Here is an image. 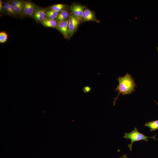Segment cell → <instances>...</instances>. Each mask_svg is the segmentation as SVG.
Wrapping results in <instances>:
<instances>
[{
	"label": "cell",
	"instance_id": "cell-1",
	"mask_svg": "<svg viewBox=\"0 0 158 158\" xmlns=\"http://www.w3.org/2000/svg\"><path fill=\"white\" fill-rule=\"evenodd\" d=\"M119 82L118 85L114 89L118 93L117 97L114 99L113 105L114 106L117 99L121 93L122 95H129L135 90L136 85L134 79L130 74L126 73L123 77H119L117 79Z\"/></svg>",
	"mask_w": 158,
	"mask_h": 158
},
{
	"label": "cell",
	"instance_id": "cell-2",
	"mask_svg": "<svg viewBox=\"0 0 158 158\" xmlns=\"http://www.w3.org/2000/svg\"><path fill=\"white\" fill-rule=\"evenodd\" d=\"M123 138L127 139H130V140L131 143L128 144V145L130 151L132 150L133 145L135 142L140 140H144L145 142H147L148 141V138H149L157 139L156 138L155 135L152 137L146 136L139 132L136 127L133 130L129 133H125Z\"/></svg>",
	"mask_w": 158,
	"mask_h": 158
},
{
	"label": "cell",
	"instance_id": "cell-3",
	"mask_svg": "<svg viewBox=\"0 0 158 158\" xmlns=\"http://www.w3.org/2000/svg\"><path fill=\"white\" fill-rule=\"evenodd\" d=\"M80 21L73 14L71 15L68 25L69 37H71L75 32Z\"/></svg>",
	"mask_w": 158,
	"mask_h": 158
},
{
	"label": "cell",
	"instance_id": "cell-4",
	"mask_svg": "<svg viewBox=\"0 0 158 158\" xmlns=\"http://www.w3.org/2000/svg\"><path fill=\"white\" fill-rule=\"evenodd\" d=\"M84 6L80 5L74 4L70 6V9L72 14L80 21L82 20Z\"/></svg>",
	"mask_w": 158,
	"mask_h": 158
},
{
	"label": "cell",
	"instance_id": "cell-5",
	"mask_svg": "<svg viewBox=\"0 0 158 158\" xmlns=\"http://www.w3.org/2000/svg\"><path fill=\"white\" fill-rule=\"evenodd\" d=\"M68 22L69 20H68L59 22L56 27L57 30L63 35L64 37L66 39L69 37Z\"/></svg>",
	"mask_w": 158,
	"mask_h": 158
},
{
	"label": "cell",
	"instance_id": "cell-6",
	"mask_svg": "<svg viewBox=\"0 0 158 158\" xmlns=\"http://www.w3.org/2000/svg\"><path fill=\"white\" fill-rule=\"evenodd\" d=\"M37 8L35 4L30 1L24 2L23 11L26 15L32 16Z\"/></svg>",
	"mask_w": 158,
	"mask_h": 158
},
{
	"label": "cell",
	"instance_id": "cell-7",
	"mask_svg": "<svg viewBox=\"0 0 158 158\" xmlns=\"http://www.w3.org/2000/svg\"><path fill=\"white\" fill-rule=\"evenodd\" d=\"M47 12L45 9L38 8L32 16L36 20L41 22L46 18Z\"/></svg>",
	"mask_w": 158,
	"mask_h": 158
},
{
	"label": "cell",
	"instance_id": "cell-8",
	"mask_svg": "<svg viewBox=\"0 0 158 158\" xmlns=\"http://www.w3.org/2000/svg\"><path fill=\"white\" fill-rule=\"evenodd\" d=\"M82 20L83 21H96L97 20L92 12L90 10L85 8L83 11Z\"/></svg>",
	"mask_w": 158,
	"mask_h": 158
},
{
	"label": "cell",
	"instance_id": "cell-9",
	"mask_svg": "<svg viewBox=\"0 0 158 158\" xmlns=\"http://www.w3.org/2000/svg\"><path fill=\"white\" fill-rule=\"evenodd\" d=\"M41 23L44 26L49 28H56L58 24L56 21L54 19L46 18L41 21Z\"/></svg>",
	"mask_w": 158,
	"mask_h": 158
},
{
	"label": "cell",
	"instance_id": "cell-10",
	"mask_svg": "<svg viewBox=\"0 0 158 158\" xmlns=\"http://www.w3.org/2000/svg\"><path fill=\"white\" fill-rule=\"evenodd\" d=\"M68 16V12L67 10H63L59 13L56 18V19L59 22L66 20Z\"/></svg>",
	"mask_w": 158,
	"mask_h": 158
},
{
	"label": "cell",
	"instance_id": "cell-11",
	"mask_svg": "<svg viewBox=\"0 0 158 158\" xmlns=\"http://www.w3.org/2000/svg\"><path fill=\"white\" fill-rule=\"evenodd\" d=\"M145 126L149 128L150 131H155L158 129V120L147 122L145 124Z\"/></svg>",
	"mask_w": 158,
	"mask_h": 158
},
{
	"label": "cell",
	"instance_id": "cell-12",
	"mask_svg": "<svg viewBox=\"0 0 158 158\" xmlns=\"http://www.w3.org/2000/svg\"><path fill=\"white\" fill-rule=\"evenodd\" d=\"M59 12L53 10L48 11L46 13V18L51 19H54L57 17Z\"/></svg>",
	"mask_w": 158,
	"mask_h": 158
},
{
	"label": "cell",
	"instance_id": "cell-13",
	"mask_svg": "<svg viewBox=\"0 0 158 158\" xmlns=\"http://www.w3.org/2000/svg\"><path fill=\"white\" fill-rule=\"evenodd\" d=\"M65 5L62 4H59L54 5L51 7V10L59 12L61 11L65 7Z\"/></svg>",
	"mask_w": 158,
	"mask_h": 158
},
{
	"label": "cell",
	"instance_id": "cell-14",
	"mask_svg": "<svg viewBox=\"0 0 158 158\" xmlns=\"http://www.w3.org/2000/svg\"><path fill=\"white\" fill-rule=\"evenodd\" d=\"M11 4L14 8L16 13L19 14L21 17H23L24 14L23 11V8L18 6L12 3Z\"/></svg>",
	"mask_w": 158,
	"mask_h": 158
},
{
	"label": "cell",
	"instance_id": "cell-15",
	"mask_svg": "<svg viewBox=\"0 0 158 158\" xmlns=\"http://www.w3.org/2000/svg\"><path fill=\"white\" fill-rule=\"evenodd\" d=\"M8 38L7 34L4 32H0V42L4 43L5 42Z\"/></svg>",
	"mask_w": 158,
	"mask_h": 158
},
{
	"label": "cell",
	"instance_id": "cell-16",
	"mask_svg": "<svg viewBox=\"0 0 158 158\" xmlns=\"http://www.w3.org/2000/svg\"><path fill=\"white\" fill-rule=\"evenodd\" d=\"M12 3L16 5L22 7L23 8L24 6V2H23L22 1L17 0H14L12 1Z\"/></svg>",
	"mask_w": 158,
	"mask_h": 158
},
{
	"label": "cell",
	"instance_id": "cell-17",
	"mask_svg": "<svg viewBox=\"0 0 158 158\" xmlns=\"http://www.w3.org/2000/svg\"><path fill=\"white\" fill-rule=\"evenodd\" d=\"M11 4L8 2H6L4 4V8L5 10L8 14L10 13V8Z\"/></svg>",
	"mask_w": 158,
	"mask_h": 158
},
{
	"label": "cell",
	"instance_id": "cell-18",
	"mask_svg": "<svg viewBox=\"0 0 158 158\" xmlns=\"http://www.w3.org/2000/svg\"><path fill=\"white\" fill-rule=\"evenodd\" d=\"M92 90L91 87L88 85H86L84 87L82 90L84 93L86 94L90 92Z\"/></svg>",
	"mask_w": 158,
	"mask_h": 158
},
{
	"label": "cell",
	"instance_id": "cell-19",
	"mask_svg": "<svg viewBox=\"0 0 158 158\" xmlns=\"http://www.w3.org/2000/svg\"><path fill=\"white\" fill-rule=\"evenodd\" d=\"M16 11L13 6L11 4L10 8V14L15 15L16 13Z\"/></svg>",
	"mask_w": 158,
	"mask_h": 158
},
{
	"label": "cell",
	"instance_id": "cell-20",
	"mask_svg": "<svg viewBox=\"0 0 158 158\" xmlns=\"http://www.w3.org/2000/svg\"><path fill=\"white\" fill-rule=\"evenodd\" d=\"M4 8V6L2 5V0H0V11L1 12L3 11V9Z\"/></svg>",
	"mask_w": 158,
	"mask_h": 158
},
{
	"label": "cell",
	"instance_id": "cell-21",
	"mask_svg": "<svg viewBox=\"0 0 158 158\" xmlns=\"http://www.w3.org/2000/svg\"><path fill=\"white\" fill-rule=\"evenodd\" d=\"M120 158H128L126 155H124L121 157Z\"/></svg>",
	"mask_w": 158,
	"mask_h": 158
},
{
	"label": "cell",
	"instance_id": "cell-22",
	"mask_svg": "<svg viewBox=\"0 0 158 158\" xmlns=\"http://www.w3.org/2000/svg\"><path fill=\"white\" fill-rule=\"evenodd\" d=\"M157 51L158 52V46L157 47Z\"/></svg>",
	"mask_w": 158,
	"mask_h": 158
},
{
	"label": "cell",
	"instance_id": "cell-23",
	"mask_svg": "<svg viewBox=\"0 0 158 158\" xmlns=\"http://www.w3.org/2000/svg\"><path fill=\"white\" fill-rule=\"evenodd\" d=\"M157 140L158 141V140H157Z\"/></svg>",
	"mask_w": 158,
	"mask_h": 158
}]
</instances>
